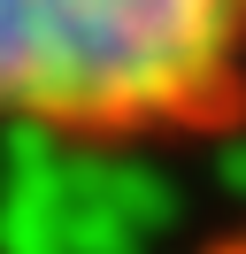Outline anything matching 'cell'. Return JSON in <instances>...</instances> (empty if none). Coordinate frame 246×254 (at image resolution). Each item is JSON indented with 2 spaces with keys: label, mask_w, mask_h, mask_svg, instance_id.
Wrapping results in <instances>:
<instances>
[{
  "label": "cell",
  "mask_w": 246,
  "mask_h": 254,
  "mask_svg": "<svg viewBox=\"0 0 246 254\" xmlns=\"http://www.w3.org/2000/svg\"><path fill=\"white\" fill-rule=\"evenodd\" d=\"M0 131L54 154L239 139L246 0H0Z\"/></svg>",
  "instance_id": "6da1fadb"
}]
</instances>
